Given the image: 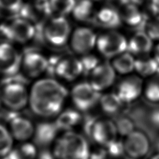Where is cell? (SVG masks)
<instances>
[{
    "label": "cell",
    "mask_w": 159,
    "mask_h": 159,
    "mask_svg": "<svg viewBox=\"0 0 159 159\" xmlns=\"http://www.w3.org/2000/svg\"><path fill=\"white\" fill-rule=\"evenodd\" d=\"M67 95V90L59 82L52 79H43L32 86L29 104L37 116L50 118L60 113Z\"/></svg>",
    "instance_id": "6da1fadb"
},
{
    "label": "cell",
    "mask_w": 159,
    "mask_h": 159,
    "mask_svg": "<svg viewBox=\"0 0 159 159\" xmlns=\"http://www.w3.org/2000/svg\"><path fill=\"white\" fill-rule=\"evenodd\" d=\"M53 153L56 159H89L90 150L83 135L69 131L56 139Z\"/></svg>",
    "instance_id": "7a4b0ae2"
},
{
    "label": "cell",
    "mask_w": 159,
    "mask_h": 159,
    "mask_svg": "<svg viewBox=\"0 0 159 159\" xmlns=\"http://www.w3.org/2000/svg\"><path fill=\"white\" fill-rule=\"evenodd\" d=\"M86 135L99 146L106 147L117 139L116 124L107 119L90 117L84 123Z\"/></svg>",
    "instance_id": "3957f363"
},
{
    "label": "cell",
    "mask_w": 159,
    "mask_h": 159,
    "mask_svg": "<svg viewBox=\"0 0 159 159\" xmlns=\"http://www.w3.org/2000/svg\"><path fill=\"white\" fill-rule=\"evenodd\" d=\"M30 94L25 84L20 81H7L0 93L2 103L11 111H18L29 103Z\"/></svg>",
    "instance_id": "277c9868"
},
{
    "label": "cell",
    "mask_w": 159,
    "mask_h": 159,
    "mask_svg": "<svg viewBox=\"0 0 159 159\" xmlns=\"http://www.w3.org/2000/svg\"><path fill=\"white\" fill-rule=\"evenodd\" d=\"M34 25L24 18H16L0 25V34L9 41L20 43L28 42L34 37Z\"/></svg>",
    "instance_id": "5b68a950"
},
{
    "label": "cell",
    "mask_w": 159,
    "mask_h": 159,
    "mask_svg": "<svg viewBox=\"0 0 159 159\" xmlns=\"http://www.w3.org/2000/svg\"><path fill=\"white\" fill-rule=\"evenodd\" d=\"M43 36L46 42L53 46H64L70 37V25L64 16H53L43 27Z\"/></svg>",
    "instance_id": "8992f818"
},
{
    "label": "cell",
    "mask_w": 159,
    "mask_h": 159,
    "mask_svg": "<svg viewBox=\"0 0 159 159\" xmlns=\"http://www.w3.org/2000/svg\"><path fill=\"white\" fill-rule=\"evenodd\" d=\"M96 47L102 56L114 58L128 51V41L122 34L109 30L98 37Z\"/></svg>",
    "instance_id": "52a82bcc"
},
{
    "label": "cell",
    "mask_w": 159,
    "mask_h": 159,
    "mask_svg": "<svg viewBox=\"0 0 159 159\" xmlns=\"http://www.w3.org/2000/svg\"><path fill=\"white\" fill-rule=\"evenodd\" d=\"M71 98L78 111L87 112L100 102L101 95L89 83L82 82L74 86Z\"/></svg>",
    "instance_id": "ba28073f"
},
{
    "label": "cell",
    "mask_w": 159,
    "mask_h": 159,
    "mask_svg": "<svg viewBox=\"0 0 159 159\" xmlns=\"http://www.w3.org/2000/svg\"><path fill=\"white\" fill-rule=\"evenodd\" d=\"M5 119L9 123V131L13 139L25 142L33 137L35 126L28 118L22 116L18 111L10 110Z\"/></svg>",
    "instance_id": "9c48e42d"
},
{
    "label": "cell",
    "mask_w": 159,
    "mask_h": 159,
    "mask_svg": "<svg viewBox=\"0 0 159 159\" xmlns=\"http://www.w3.org/2000/svg\"><path fill=\"white\" fill-rule=\"evenodd\" d=\"M98 37L91 29L80 27L76 28L70 38L72 50L81 56L90 53L96 46Z\"/></svg>",
    "instance_id": "30bf717a"
},
{
    "label": "cell",
    "mask_w": 159,
    "mask_h": 159,
    "mask_svg": "<svg viewBox=\"0 0 159 159\" xmlns=\"http://www.w3.org/2000/svg\"><path fill=\"white\" fill-rule=\"evenodd\" d=\"M144 90L143 82L138 76H128L119 81L116 86V94L123 103L135 101Z\"/></svg>",
    "instance_id": "8fae6325"
},
{
    "label": "cell",
    "mask_w": 159,
    "mask_h": 159,
    "mask_svg": "<svg viewBox=\"0 0 159 159\" xmlns=\"http://www.w3.org/2000/svg\"><path fill=\"white\" fill-rule=\"evenodd\" d=\"M123 144L125 153L131 159L144 157L149 152L150 147L147 136L139 130H134L126 136Z\"/></svg>",
    "instance_id": "7c38bea8"
},
{
    "label": "cell",
    "mask_w": 159,
    "mask_h": 159,
    "mask_svg": "<svg viewBox=\"0 0 159 159\" xmlns=\"http://www.w3.org/2000/svg\"><path fill=\"white\" fill-rule=\"evenodd\" d=\"M22 57L8 42L0 43V74L13 75L20 68Z\"/></svg>",
    "instance_id": "4fadbf2b"
},
{
    "label": "cell",
    "mask_w": 159,
    "mask_h": 159,
    "mask_svg": "<svg viewBox=\"0 0 159 159\" xmlns=\"http://www.w3.org/2000/svg\"><path fill=\"white\" fill-rule=\"evenodd\" d=\"M116 72L108 62L100 63L90 73L89 83L99 93L107 89L114 84Z\"/></svg>",
    "instance_id": "5bb4252c"
},
{
    "label": "cell",
    "mask_w": 159,
    "mask_h": 159,
    "mask_svg": "<svg viewBox=\"0 0 159 159\" xmlns=\"http://www.w3.org/2000/svg\"><path fill=\"white\" fill-rule=\"evenodd\" d=\"M48 60L38 52L30 51L24 55L21 59L23 72L31 78L38 77L48 70Z\"/></svg>",
    "instance_id": "9a60e30c"
},
{
    "label": "cell",
    "mask_w": 159,
    "mask_h": 159,
    "mask_svg": "<svg viewBox=\"0 0 159 159\" xmlns=\"http://www.w3.org/2000/svg\"><path fill=\"white\" fill-rule=\"evenodd\" d=\"M54 73L59 78L68 81H72L83 73L80 59L68 56L57 60Z\"/></svg>",
    "instance_id": "2e32d148"
},
{
    "label": "cell",
    "mask_w": 159,
    "mask_h": 159,
    "mask_svg": "<svg viewBox=\"0 0 159 159\" xmlns=\"http://www.w3.org/2000/svg\"><path fill=\"white\" fill-rule=\"evenodd\" d=\"M59 130L55 122H42L35 126L33 135L34 144L46 149L56 140Z\"/></svg>",
    "instance_id": "e0dca14e"
},
{
    "label": "cell",
    "mask_w": 159,
    "mask_h": 159,
    "mask_svg": "<svg viewBox=\"0 0 159 159\" xmlns=\"http://www.w3.org/2000/svg\"><path fill=\"white\" fill-rule=\"evenodd\" d=\"M98 26L109 30L118 28L122 23L119 10L112 7H105L98 11L94 21Z\"/></svg>",
    "instance_id": "ac0fdd59"
},
{
    "label": "cell",
    "mask_w": 159,
    "mask_h": 159,
    "mask_svg": "<svg viewBox=\"0 0 159 159\" xmlns=\"http://www.w3.org/2000/svg\"><path fill=\"white\" fill-rule=\"evenodd\" d=\"M153 42L144 31L134 34L128 41V51L133 56L139 57L147 56L153 48Z\"/></svg>",
    "instance_id": "d6986e66"
},
{
    "label": "cell",
    "mask_w": 159,
    "mask_h": 159,
    "mask_svg": "<svg viewBox=\"0 0 159 159\" xmlns=\"http://www.w3.org/2000/svg\"><path fill=\"white\" fill-rule=\"evenodd\" d=\"M81 114L79 111L69 109L60 112L55 120V123L59 131H65L66 133L72 131L73 128L78 125L81 122Z\"/></svg>",
    "instance_id": "ffe728a7"
},
{
    "label": "cell",
    "mask_w": 159,
    "mask_h": 159,
    "mask_svg": "<svg viewBox=\"0 0 159 159\" xmlns=\"http://www.w3.org/2000/svg\"><path fill=\"white\" fill-rule=\"evenodd\" d=\"M119 11L122 23L131 27H137L143 24L144 18L143 13L135 5H123L120 6Z\"/></svg>",
    "instance_id": "44dd1931"
},
{
    "label": "cell",
    "mask_w": 159,
    "mask_h": 159,
    "mask_svg": "<svg viewBox=\"0 0 159 159\" xmlns=\"http://www.w3.org/2000/svg\"><path fill=\"white\" fill-rule=\"evenodd\" d=\"M96 12L94 2L90 0H76L72 13L77 21L91 22L94 21Z\"/></svg>",
    "instance_id": "7402d4cb"
},
{
    "label": "cell",
    "mask_w": 159,
    "mask_h": 159,
    "mask_svg": "<svg viewBox=\"0 0 159 159\" xmlns=\"http://www.w3.org/2000/svg\"><path fill=\"white\" fill-rule=\"evenodd\" d=\"M135 71L143 77H152L159 73V64L153 57L140 56L135 59Z\"/></svg>",
    "instance_id": "603a6c76"
},
{
    "label": "cell",
    "mask_w": 159,
    "mask_h": 159,
    "mask_svg": "<svg viewBox=\"0 0 159 159\" xmlns=\"http://www.w3.org/2000/svg\"><path fill=\"white\" fill-rule=\"evenodd\" d=\"M37 154L36 145L30 142H23L13 147L5 157L0 159H36Z\"/></svg>",
    "instance_id": "cb8c5ba5"
},
{
    "label": "cell",
    "mask_w": 159,
    "mask_h": 159,
    "mask_svg": "<svg viewBox=\"0 0 159 159\" xmlns=\"http://www.w3.org/2000/svg\"><path fill=\"white\" fill-rule=\"evenodd\" d=\"M99 103L102 110L105 114L111 116L119 114L125 105L115 93H107L101 96Z\"/></svg>",
    "instance_id": "d4e9b609"
},
{
    "label": "cell",
    "mask_w": 159,
    "mask_h": 159,
    "mask_svg": "<svg viewBox=\"0 0 159 159\" xmlns=\"http://www.w3.org/2000/svg\"><path fill=\"white\" fill-rule=\"evenodd\" d=\"M135 58L133 55L126 51L115 57L111 65L115 72L120 75H128L135 70Z\"/></svg>",
    "instance_id": "484cf974"
},
{
    "label": "cell",
    "mask_w": 159,
    "mask_h": 159,
    "mask_svg": "<svg viewBox=\"0 0 159 159\" xmlns=\"http://www.w3.org/2000/svg\"><path fill=\"white\" fill-rule=\"evenodd\" d=\"M48 4L53 16H65L72 12L76 0H48Z\"/></svg>",
    "instance_id": "4316f807"
},
{
    "label": "cell",
    "mask_w": 159,
    "mask_h": 159,
    "mask_svg": "<svg viewBox=\"0 0 159 159\" xmlns=\"http://www.w3.org/2000/svg\"><path fill=\"white\" fill-rule=\"evenodd\" d=\"M13 146V138L9 130L0 123V158L9 153Z\"/></svg>",
    "instance_id": "83f0119b"
},
{
    "label": "cell",
    "mask_w": 159,
    "mask_h": 159,
    "mask_svg": "<svg viewBox=\"0 0 159 159\" xmlns=\"http://www.w3.org/2000/svg\"><path fill=\"white\" fill-rule=\"evenodd\" d=\"M144 93L150 102H159V73L150 78L144 87Z\"/></svg>",
    "instance_id": "f1b7e54d"
},
{
    "label": "cell",
    "mask_w": 159,
    "mask_h": 159,
    "mask_svg": "<svg viewBox=\"0 0 159 159\" xmlns=\"http://www.w3.org/2000/svg\"><path fill=\"white\" fill-rule=\"evenodd\" d=\"M144 26V31L149 35L151 39L159 42V17L153 16V18L149 20H146Z\"/></svg>",
    "instance_id": "f546056e"
},
{
    "label": "cell",
    "mask_w": 159,
    "mask_h": 159,
    "mask_svg": "<svg viewBox=\"0 0 159 159\" xmlns=\"http://www.w3.org/2000/svg\"><path fill=\"white\" fill-rule=\"evenodd\" d=\"M116 124L118 133L122 136H128L134 131V124L132 120L127 117L122 116L118 119Z\"/></svg>",
    "instance_id": "4dcf8cb0"
},
{
    "label": "cell",
    "mask_w": 159,
    "mask_h": 159,
    "mask_svg": "<svg viewBox=\"0 0 159 159\" xmlns=\"http://www.w3.org/2000/svg\"><path fill=\"white\" fill-rule=\"evenodd\" d=\"M80 61L83 67V72L89 74L100 64L98 57L90 53L82 56Z\"/></svg>",
    "instance_id": "1f68e13d"
},
{
    "label": "cell",
    "mask_w": 159,
    "mask_h": 159,
    "mask_svg": "<svg viewBox=\"0 0 159 159\" xmlns=\"http://www.w3.org/2000/svg\"><path fill=\"white\" fill-rule=\"evenodd\" d=\"M23 6V0H0V10L3 11L20 12Z\"/></svg>",
    "instance_id": "d6a6232c"
},
{
    "label": "cell",
    "mask_w": 159,
    "mask_h": 159,
    "mask_svg": "<svg viewBox=\"0 0 159 159\" xmlns=\"http://www.w3.org/2000/svg\"><path fill=\"white\" fill-rule=\"evenodd\" d=\"M108 156L111 158H119L125 153L124 144L119 139H116L109 146L105 147Z\"/></svg>",
    "instance_id": "836d02e7"
},
{
    "label": "cell",
    "mask_w": 159,
    "mask_h": 159,
    "mask_svg": "<svg viewBox=\"0 0 159 159\" xmlns=\"http://www.w3.org/2000/svg\"><path fill=\"white\" fill-rule=\"evenodd\" d=\"M36 159H56L53 152H50L47 149H43L39 152H38V154Z\"/></svg>",
    "instance_id": "e575fe53"
},
{
    "label": "cell",
    "mask_w": 159,
    "mask_h": 159,
    "mask_svg": "<svg viewBox=\"0 0 159 159\" xmlns=\"http://www.w3.org/2000/svg\"><path fill=\"white\" fill-rule=\"evenodd\" d=\"M149 9L153 16L159 17V0H150Z\"/></svg>",
    "instance_id": "d590c367"
},
{
    "label": "cell",
    "mask_w": 159,
    "mask_h": 159,
    "mask_svg": "<svg viewBox=\"0 0 159 159\" xmlns=\"http://www.w3.org/2000/svg\"><path fill=\"white\" fill-rule=\"evenodd\" d=\"M120 6L123 5H135L139 6L142 3V0H116Z\"/></svg>",
    "instance_id": "8d00e7d4"
},
{
    "label": "cell",
    "mask_w": 159,
    "mask_h": 159,
    "mask_svg": "<svg viewBox=\"0 0 159 159\" xmlns=\"http://www.w3.org/2000/svg\"><path fill=\"white\" fill-rule=\"evenodd\" d=\"M152 121L155 126L159 128V109H157L152 113Z\"/></svg>",
    "instance_id": "74e56055"
},
{
    "label": "cell",
    "mask_w": 159,
    "mask_h": 159,
    "mask_svg": "<svg viewBox=\"0 0 159 159\" xmlns=\"http://www.w3.org/2000/svg\"><path fill=\"white\" fill-rule=\"evenodd\" d=\"M153 57H154V59L156 60V62L159 64V42L154 47V53H153Z\"/></svg>",
    "instance_id": "f35d334b"
},
{
    "label": "cell",
    "mask_w": 159,
    "mask_h": 159,
    "mask_svg": "<svg viewBox=\"0 0 159 159\" xmlns=\"http://www.w3.org/2000/svg\"><path fill=\"white\" fill-rule=\"evenodd\" d=\"M150 159H159V153H156V154H155V155H153Z\"/></svg>",
    "instance_id": "ab89813d"
},
{
    "label": "cell",
    "mask_w": 159,
    "mask_h": 159,
    "mask_svg": "<svg viewBox=\"0 0 159 159\" xmlns=\"http://www.w3.org/2000/svg\"><path fill=\"white\" fill-rule=\"evenodd\" d=\"M90 1H91L93 2H100L101 0H90Z\"/></svg>",
    "instance_id": "60d3db41"
},
{
    "label": "cell",
    "mask_w": 159,
    "mask_h": 159,
    "mask_svg": "<svg viewBox=\"0 0 159 159\" xmlns=\"http://www.w3.org/2000/svg\"><path fill=\"white\" fill-rule=\"evenodd\" d=\"M35 1H42V2H43V1H47V0H35Z\"/></svg>",
    "instance_id": "b9f144b4"
},
{
    "label": "cell",
    "mask_w": 159,
    "mask_h": 159,
    "mask_svg": "<svg viewBox=\"0 0 159 159\" xmlns=\"http://www.w3.org/2000/svg\"><path fill=\"white\" fill-rule=\"evenodd\" d=\"M2 101H1V99H0V108H1V105H2Z\"/></svg>",
    "instance_id": "7bdbcfd3"
},
{
    "label": "cell",
    "mask_w": 159,
    "mask_h": 159,
    "mask_svg": "<svg viewBox=\"0 0 159 159\" xmlns=\"http://www.w3.org/2000/svg\"></svg>",
    "instance_id": "ee69618b"
}]
</instances>
